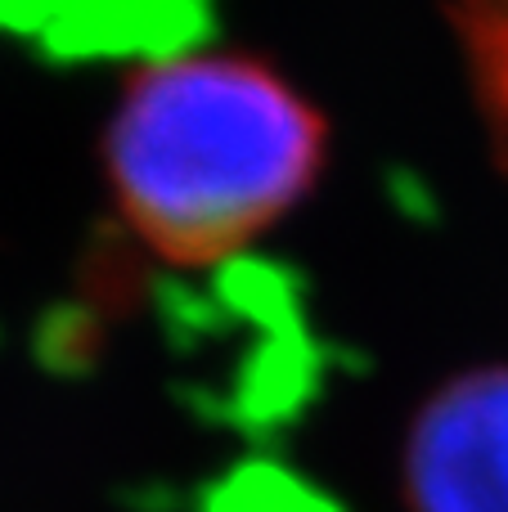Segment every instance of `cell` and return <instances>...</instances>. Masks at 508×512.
<instances>
[{
    "label": "cell",
    "mask_w": 508,
    "mask_h": 512,
    "mask_svg": "<svg viewBox=\"0 0 508 512\" xmlns=\"http://www.w3.org/2000/svg\"><path fill=\"white\" fill-rule=\"evenodd\" d=\"M0 27L23 36L45 59H176L194 41L212 32V14L203 5H27L0 9Z\"/></svg>",
    "instance_id": "3"
},
{
    "label": "cell",
    "mask_w": 508,
    "mask_h": 512,
    "mask_svg": "<svg viewBox=\"0 0 508 512\" xmlns=\"http://www.w3.org/2000/svg\"><path fill=\"white\" fill-rule=\"evenodd\" d=\"M414 512H508V369H477L423 405L405 454Z\"/></svg>",
    "instance_id": "2"
},
{
    "label": "cell",
    "mask_w": 508,
    "mask_h": 512,
    "mask_svg": "<svg viewBox=\"0 0 508 512\" xmlns=\"http://www.w3.org/2000/svg\"><path fill=\"white\" fill-rule=\"evenodd\" d=\"M320 162V113L252 59L149 63L108 126L117 207L176 265L243 252L311 189Z\"/></svg>",
    "instance_id": "1"
},
{
    "label": "cell",
    "mask_w": 508,
    "mask_h": 512,
    "mask_svg": "<svg viewBox=\"0 0 508 512\" xmlns=\"http://www.w3.org/2000/svg\"><path fill=\"white\" fill-rule=\"evenodd\" d=\"M486 117L495 162L508 171V5H459L450 9Z\"/></svg>",
    "instance_id": "4"
},
{
    "label": "cell",
    "mask_w": 508,
    "mask_h": 512,
    "mask_svg": "<svg viewBox=\"0 0 508 512\" xmlns=\"http://www.w3.org/2000/svg\"><path fill=\"white\" fill-rule=\"evenodd\" d=\"M203 512H342L311 481L279 463H243L203 495Z\"/></svg>",
    "instance_id": "5"
}]
</instances>
